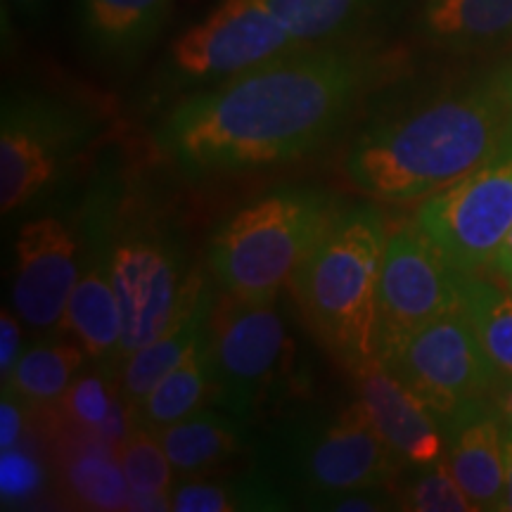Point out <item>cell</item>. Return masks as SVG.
Listing matches in <instances>:
<instances>
[{
    "label": "cell",
    "mask_w": 512,
    "mask_h": 512,
    "mask_svg": "<svg viewBox=\"0 0 512 512\" xmlns=\"http://www.w3.org/2000/svg\"><path fill=\"white\" fill-rule=\"evenodd\" d=\"M377 72L380 60L368 50L299 48L178 102L157 143L195 176L292 162L328 140Z\"/></svg>",
    "instance_id": "1"
},
{
    "label": "cell",
    "mask_w": 512,
    "mask_h": 512,
    "mask_svg": "<svg viewBox=\"0 0 512 512\" xmlns=\"http://www.w3.org/2000/svg\"><path fill=\"white\" fill-rule=\"evenodd\" d=\"M510 138L512 110L496 79L368 126L344 155V174L377 200H420L475 171Z\"/></svg>",
    "instance_id": "2"
},
{
    "label": "cell",
    "mask_w": 512,
    "mask_h": 512,
    "mask_svg": "<svg viewBox=\"0 0 512 512\" xmlns=\"http://www.w3.org/2000/svg\"><path fill=\"white\" fill-rule=\"evenodd\" d=\"M387 238L375 209L339 214L290 287L313 335L351 373L377 358V287Z\"/></svg>",
    "instance_id": "3"
},
{
    "label": "cell",
    "mask_w": 512,
    "mask_h": 512,
    "mask_svg": "<svg viewBox=\"0 0 512 512\" xmlns=\"http://www.w3.org/2000/svg\"><path fill=\"white\" fill-rule=\"evenodd\" d=\"M339 214L335 200L316 190H280L240 209L209 242V268L221 292L278 299Z\"/></svg>",
    "instance_id": "4"
},
{
    "label": "cell",
    "mask_w": 512,
    "mask_h": 512,
    "mask_svg": "<svg viewBox=\"0 0 512 512\" xmlns=\"http://www.w3.org/2000/svg\"><path fill=\"white\" fill-rule=\"evenodd\" d=\"M214 399L240 422L278 396L294 368V342L278 299H238L221 292L209 318Z\"/></svg>",
    "instance_id": "5"
},
{
    "label": "cell",
    "mask_w": 512,
    "mask_h": 512,
    "mask_svg": "<svg viewBox=\"0 0 512 512\" xmlns=\"http://www.w3.org/2000/svg\"><path fill=\"white\" fill-rule=\"evenodd\" d=\"M465 283L467 275L415 221L389 233L377 287V358L384 366L432 320L465 309Z\"/></svg>",
    "instance_id": "6"
},
{
    "label": "cell",
    "mask_w": 512,
    "mask_h": 512,
    "mask_svg": "<svg viewBox=\"0 0 512 512\" xmlns=\"http://www.w3.org/2000/svg\"><path fill=\"white\" fill-rule=\"evenodd\" d=\"M415 223L467 278L494 271L512 228V138L475 171L427 197Z\"/></svg>",
    "instance_id": "7"
},
{
    "label": "cell",
    "mask_w": 512,
    "mask_h": 512,
    "mask_svg": "<svg viewBox=\"0 0 512 512\" xmlns=\"http://www.w3.org/2000/svg\"><path fill=\"white\" fill-rule=\"evenodd\" d=\"M306 48L264 0H221L169 50V72L190 86H216L261 64Z\"/></svg>",
    "instance_id": "8"
},
{
    "label": "cell",
    "mask_w": 512,
    "mask_h": 512,
    "mask_svg": "<svg viewBox=\"0 0 512 512\" xmlns=\"http://www.w3.org/2000/svg\"><path fill=\"white\" fill-rule=\"evenodd\" d=\"M88 140V126L67 105L22 95L3 105L0 121V207L8 216L60 181Z\"/></svg>",
    "instance_id": "9"
},
{
    "label": "cell",
    "mask_w": 512,
    "mask_h": 512,
    "mask_svg": "<svg viewBox=\"0 0 512 512\" xmlns=\"http://www.w3.org/2000/svg\"><path fill=\"white\" fill-rule=\"evenodd\" d=\"M107 264L124 320L121 363L162 335L181 304L190 271L176 240L152 223L128 226L107 249Z\"/></svg>",
    "instance_id": "10"
},
{
    "label": "cell",
    "mask_w": 512,
    "mask_h": 512,
    "mask_svg": "<svg viewBox=\"0 0 512 512\" xmlns=\"http://www.w3.org/2000/svg\"><path fill=\"white\" fill-rule=\"evenodd\" d=\"M444 422L467 401L489 399L501 380L465 309L432 320L387 366Z\"/></svg>",
    "instance_id": "11"
},
{
    "label": "cell",
    "mask_w": 512,
    "mask_h": 512,
    "mask_svg": "<svg viewBox=\"0 0 512 512\" xmlns=\"http://www.w3.org/2000/svg\"><path fill=\"white\" fill-rule=\"evenodd\" d=\"M287 465L311 498L394 484L403 463L356 399L328 420L299 427L287 441Z\"/></svg>",
    "instance_id": "12"
},
{
    "label": "cell",
    "mask_w": 512,
    "mask_h": 512,
    "mask_svg": "<svg viewBox=\"0 0 512 512\" xmlns=\"http://www.w3.org/2000/svg\"><path fill=\"white\" fill-rule=\"evenodd\" d=\"M81 271V242L72 223L57 214L22 223L15 238L12 309L27 328L62 330L64 311Z\"/></svg>",
    "instance_id": "13"
},
{
    "label": "cell",
    "mask_w": 512,
    "mask_h": 512,
    "mask_svg": "<svg viewBox=\"0 0 512 512\" xmlns=\"http://www.w3.org/2000/svg\"><path fill=\"white\" fill-rule=\"evenodd\" d=\"M358 401L375 432L403 465L425 467L444 456V425L437 413L403 384L380 358L354 373Z\"/></svg>",
    "instance_id": "14"
},
{
    "label": "cell",
    "mask_w": 512,
    "mask_h": 512,
    "mask_svg": "<svg viewBox=\"0 0 512 512\" xmlns=\"http://www.w3.org/2000/svg\"><path fill=\"white\" fill-rule=\"evenodd\" d=\"M446 465L475 510H501L505 491V422L491 399H475L441 422Z\"/></svg>",
    "instance_id": "15"
},
{
    "label": "cell",
    "mask_w": 512,
    "mask_h": 512,
    "mask_svg": "<svg viewBox=\"0 0 512 512\" xmlns=\"http://www.w3.org/2000/svg\"><path fill=\"white\" fill-rule=\"evenodd\" d=\"M211 309H214V294L209 290L207 278L202 271L192 268L183 285L181 304L162 335L119 363V392L128 408L138 406L169 370H174L192 349L200 347L209 332Z\"/></svg>",
    "instance_id": "16"
},
{
    "label": "cell",
    "mask_w": 512,
    "mask_h": 512,
    "mask_svg": "<svg viewBox=\"0 0 512 512\" xmlns=\"http://www.w3.org/2000/svg\"><path fill=\"white\" fill-rule=\"evenodd\" d=\"M174 0H76L86 46L107 62H131L162 36Z\"/></svg>",
    "instance_id": "17"
},
{
    "label": "cell",
    "mask_w": 512,
    "mask_h": 512,
    "mask_svg": "<svg viewBox=\"0 0 512 512\" xmlns=\"http://www.w3.org/2000/svg\"><path fill=\"white\" fill-rule=\"evenodd\" d=\"M62 330H67L81 344L93 363L119 366L124 320L110 278L107 254L83 266L64 311Z\"/></svg>",
    "instance_id": "18"
},
{
    "label": "cell",
    "mask_w": 512,
    "mask_h": 512,
    "mask_svg": "<svg viewBox=\"0 0 512 512\" xmlns=\"http://www.w3.org/2000/svg\"><path fill=\"white\" fill-rule=\"evenodd\" d=\"M60 486L67 503L83 510H128L131 489L117 458V446L91 434L62 432Z\"/></svg>",
    "instance_id": "19"
},
{
    "label": "cell",
    "mask_w": 512,
    "mask_h": 512,
    "mask_svg": "<svg viewBox=\"0 0 512 512\" xmlns=\"http://www.w3.org/2000/svg\"><path fill=\"white\" fill-rule=\"evenodd\" d=\"M53 420L62 432L91 434L117 446L131 432L133 418L119 392L117 368L105 366L83 373L72 382V387L50 408Z\"/></svg>",
    "instance_id": "20"
},
{
    "label": "cell",
    "mask_w": 512,
    "mask_h": 512,
    "mask_svg": "<svg viewBox=\"0 0 512 512\" xmlns=\"http://www.w3.org/2000/svg\"><path fill=\"white\" fill-rule=\"evenodd\" d=\"M157 434L176 472V482L209 475L245 446L240 420L209 408H200Z\"/></svg>",
    "instance_id": "21"
},
{
    "label": "cell",
    "mask_w": 512,
    "mask_h": 512,
    "mask_svg": "<svg viewBox=\"0 0 512 512\" xmlns=\"http://www.w3.org/2000/svg\"><path fill=\"white\" fill-rule=\"evenodd\" d=\"M91 361L76 339H38L17 358L3 387L15 392L29 408H50L72 387Z\"/></svg>",
    "instance_id": "22"
},
{
    "label": "cell",
    "mask_w": 512,
    "mask_h": 512,
    "mask_svg": "<svg viewBox=\"0 0 512 512\" xmlns=\"http://www.w3.org/2000/svg\"><path fill=\"white\" fill-rule=\"evenodd\" d=\"M214 394L211 380V354H209V332L197 349L174 370H169L157 387L145 396L138 406L131 408L133 427L159 432L174 422L188 418L190 413L200 411L204 401Z\"/></svg>",
    "instance_id": "23"
},
{
    "label": "cell",
    "mask_w": 512,
    "mask_h": 512,
    "mask_svg": "<svg viewBox=\"0 0 512 512\" xmlns=\"http://www.w3.org/2000/svg\"><path fill=\"white\" fill-rule=\"evenodd\" d=\"M427 34L456 46L512 36V0H427Z\"/></svg>",
    "instance_id": "24"
},
{
    "label": "cell",
    "mask_w": 512,
    "mask_h": 512,
    "mask_svg": "<svg viewBox=\"0 0 512 512\" xmlns=\"http://www.w3.org/2000/svg\"><path fill=\"white\" fill-rule=\"evenodd\" d=\"M117 458L131 489L128 510H171L169 494L176 472L157 432L131 427L117 444Z\"/></svg>",
    "instance_id": "25"
},
{
    "label": "cell",
    "mask_w": 512,
    "mask_h": 512,
    "mask_svg": "<svg viewBox=\"0 0 512 512\" xmlns=\"http://www.w3.org/2000/svg\"><path fill=\"white\" fill-rule=\"evenodd\" d=\"M380 0H264L302 46H330L370 17Z\"/></svg>",
    "instance_id": "26"
},
{
    "label": "cell",
    "mask_w": 512,
    "mask_h": 512,
    "mask_svg": "<svg viewBox=\"0 0 512 512\" xmlns=\"http://www.w3.org/2000/svg\"><path fill=\"white\" fill-rule=\"evenodd\" d=\"M285 496L266 479H207L192 477L176 482L169 508L176 512H235L283 510Z\"/></svg>",
    "instance_id": "27"
},
{
    "label": "cell",
    "mask_w": 512,
    "mask_h": 512,
    "mask_svg": "<svg viewBox=\"0 0 512 512\" xmlns=\"http://www.w3.org/2000/svg\"><path fill=\"white\" fill-rule=\"evenodd\" d=\"M465 313L498 373L512 377V290L491 280L467 278Z\"/></svg>",
    "instance_id": "28"
},
{
    "label": "cell",
    "mask_w": 512,
    "mask_h": 512,
    "mask_svg": "<svg viewBox=\"0 0 512 512\" xmlns=\"http://www.w3.org/2000/svg\"><path fill=\"white\" fill-rule=\"evenodd\" d=\"M418 475L408 479L406 484L394 489L396 503L403 510L415 512H472L470 498L463 486L456 482L446 460L418 467Z\"/></svg>",
    "instance_id": "29"
},
{
    "label": "cell",
    "mask_w": 512,
    "mask_h": 512,
    "mask_svg": "<svg viewBox=\"0 0 512 512\" xmlns=\"http://www.w3.org/2000/svg\"><path fill=\"white\" fill-rule=\"evenodd\" d=\"M43 486V467L19 446L3 448L0 489L5 503H27Z\"/></svg>",
    "instance_id": "30"
},
{
    "label": "cell",
    "mask_w": 512,
    "mask_h": 512,
    "mask_svg": "<svg viewBox=\"0 0 512 512\" xmlns=\"http://www.w3.org/2000/svg\"><path fill=\"white\" fill-rule=\"evenodd\" d=\"M384 486H366V489L337 491V494L311 496V508L318 510H339V512H373L396 508V496L384 494Z\"/></svg>",
    "instance_id": "31"
},
{
    "label": "cell",
    "mask_w": 512,
    "mask_h": 512,
    "mask_svg": "<svg viewBox=\"0 0 512 512\" xmlns=\"http://www.w3.org/2000/svg\"><path fill=\"white\" fill-rule=\"evenodd\" d=\"M29 427V406L15 392L3 387L0 401V448L19 446Z\"/></svg>",
    "instance_id": "32"
},
{
    "label": "cell",
    "mask_w": 512,
    "mask_h": 512,
    "mask_svg": "<svg viewBox=\"0 0 512 512\" xmlns=\"http://www.w3.org/2000/svg\"><path fill=\"white\" fill-rule=\"evenodd\" d=\"M22 323L15 309H3L0 313V377L8 380L17 358L22 356Z\"/></svg>",
    "instance_id": "33"
},
{
    "label": "cell",
    "mask_w": 512,
    "mask_h": 512,
    "mask_svg": "<svg viewBox=\"0 0 512 512\" xmlns=\"http://www.w3.org/2000/svg\"><path fill=\"white\" fill-rule=\"evenodd\" d=\"M489 399L496 406V411L501 413L505 425L512 427V377L501 375V380H498L496 387L491 389Z\"/></svg>",
    "instance_id": "34"
},
{
    "label": "cell",
    "mask_w": 512,
    "mask_h": 512,
    "mask_svg": "<svg viewBox=\"0 0 512 512\" xmlns=\"http://www.w3.org/2000/svg\"><path fill=\"white\" fill-rule=\"evenodd\" d=\"M494 273L498 275V280L505 287H510L512 290V228L508 233V238H505L501 252L496 256V264H494Z\"/></svg>",
    "instance_id": "35"
},
{
    "label": "cell",
    "mask_w": 512,
    "mask_h": 512,
    "mask_svg": "<svg viewBox=\"0 0 512 512\" xmlns=\"http://www.w3.org/2000/svg\"><path fill=\"white\" fill-rule=\"evenodd\" d=\"M501 510L512 512V427L505 425V491Z\"/></svg>",
    "instance_id": "36"
},
{
    "label": "cell",
    "mask_w": 512,
    "mask_h": 512,
    "mask_svg": "<svg viewBox=\"0 0 512 512\" xmlns=\"http://www.w3.org/2000/svg\"><path fill=\"white\" fill-rule=\"evenodd\" d=\"M5 3H10L12 10H15L17 15H22L24 19H31L41 12L46 0H5Z\"/></svg>",
    "instance_id": "37"
},
{
    "label": "cell",
    "mask_w": 512,
    "mask_h": 512,
    "mask_svg": "<svg viewBox=\"0 0 512 512\" xmlns=\"http://www.w3.org/2000/svg\"><path fill=\"white\" fill-rule=\"evenodd\" d=\"M498 83H501L505 100H508V105H510V110H512V62L503 69V74L498 76Z\"/></svg>",
    "instance_id": "38"
}]
</instances>
